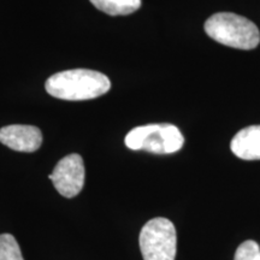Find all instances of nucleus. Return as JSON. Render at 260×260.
Wrapping results in <instances>:
<instances>
[{
  "mask_svg": "<svg viewBox=\"0 0 260 260\" xmlns=\"http://www.w3.org/2000/svg\"><path fill=\"white\" fill-rule=\"evenodd\" d=\"M205 31L214 41L239 50H253L260 42L258 27L248 18L232 12L211 16L205 22Z\"/></svg>",
  "mask_w": 260,
  "mask_h": 260,
  "instance_id": "2",
  "label": "nucleus"
},
{
  "mask_svg": "<svg viewBox=\"0 0 260 260\" xmlns=\"http://www.w3.org/2000/svg\"><path fill=\"white\" fill-rule=\"evenodd\" d=\"M233 153L243 160H260V125L240 130L230 144Z\"/></svg>",
  "mask_w": 260,
  "mask_h": 260,
  "instance_id": "7",
  "label": "nucleus"
},
{
  "mask_svg": "<svg viewBox=\"0 0 260 260\" xmlns=\"http://www.w3.org/2000/svg\"><path fill=\"white\" fill-rule=\"evenodd\" d=\"M144 260H175L177 235L174 223L162 217L148 220L139 237Z\"/></svg>",
  "mask_w": 260,
  "mask_h": 260,
  "instance_id": "4",
  "label": "nucleus"
},
{
  "mask_svg": "<svg viewBox=\"0 0 260 260\" xmlns=\"http://www.w3.org/2000/svg\"><path fill=\"white\" fill-rule=\"evenodd\" d=\"M84 164L80 154L73 153L60 159L48 178L58 193L65 198H74L84 186Z\"/></svg>",
  "mask_w": 260,
  "mask_h": 260,
  "instance_id": "5",
  "label": "nucleus"
},
{
  "mask_svg": "<svg viewBox=\"0 0 260 260\" xmlns=\"http://www.w3.org/2000/svg\"><path fill=\"white\" fill-rule=\"evenodd\" d=\"M45 87L57 99L81 102L104 95L111 88V82L106 75L98 71L73 69L52 75Z\"/></svg>",
  "mask_w": 260,
  "mask_h": 260,
  "instance_id": "1",
  "label": "nucleus"
},
{
  "mask_svg": "<svg viewBox=\"0 0 260 260\" xmlns=\"http://www.w3.org/2000/svg\"><path fill=\"white\" fill-rule=\"evenodd\" d=\"M256 260H260V254H259V256H258V258H256Z\"/></svg>",
  "mask_w": 260,
  "mask_h": 260,
  "instance_id": "11",
  "label": "nucleus"
},
{
  "mask_svg": "<svg viewBox=\"0 0 260 260\" xmlns=\"http://www.w3.org/2000/svg\"><path fill=\"white\" fill-rule=\"evenodd\" d=\"M125 146L133 151L154 154H171L183 147L184 138L176 125L161 123L132 129L125 136Z\"/></svg>",
  "mask_w": 260,
  "mask_h": 260,
  "instance_id": "3",
  "label": "nucleus"
},
{
  "mask_svg": "<svg viewBox=\"0 0 260 260\" xmlns=\"http://www.w3.org/2000/svg\"><path fill=\"white\" fill-rule=\"evenodd\" d=\"M0 260H24L18 242L10 234L0 235Z\"/></svg>",
  "mask_w": 260,
  "mask_h": 260,
  "instance_id": "9",
  "label": "nucleus"
},
{
  "mask_svg": "<svg viewBox=\"0 0 260 260\" xmlns=\"http://www.w3.org/2000/svg\"><path fill=\"white\" fill-rule=\"evenodd\" d=\"M98 10L110 16H125L138 11L141 0H89Z\"/></svg>",
  "mask_w": 260,
  "mask_h": 260,
  "instance_id": "8",
  "label": "nucleus"
},
{
  "mask_svg": "<svg viewBox=\"0 0 260 260\" xmlns=\"http://www.w3.org/2000/svg\"><path fill=\"white\" fill-rule=\"evenodd\" d=\"M0 142L17 152L38 151L42 144V133L38 126L11 124L0 129Z\"/></svg>",
  "mask_w": 260,
  "mask_h": 260,
  "instance_id": "6",
  "label": "nucleus"
},
{
  "mask_svg": "<svg viewBox=\"0 0 260 260\" xmlns=\"http://www.w3.org/2000/svg\"><path fill=\"white\" fill-rule=\"evenodd\" d=\"M260 254V247L253 240H247L237 247L234 260H256Z\"/></svg>",
  "mask_w": 260,
  "mask_h": 260,
  "instance_id": "10",
  "label": "nucleus"
}]
</instances>
